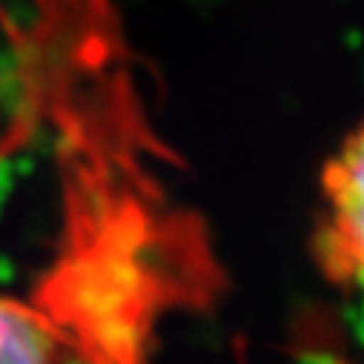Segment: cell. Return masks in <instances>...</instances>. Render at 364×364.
I'll use <instances>...</instances> for the list:
<instances>
[{
  "label": "cell",
  "instance_id": "cell-1",
  "mask_svg": "<svg viewBox=\"0 0 364 364\" xmlns=\"http://www.w3.org/2000/svg\"><path fill=\"white\" fill-rule=\"evenodd\" d=\"M316 258L333 284L364 293V124L321 172Z\"/></svg>",
  "mask_w": 364,
  "mask_h": 364
},
{
  "label": "cell",
  "instance_id": "cell-2",
  "mask_svg": "<svg viewBox=\"0 0 364 364\" xmlns=\"http://www.w3.org/2000/svg\"><path fill=\"white\" fill-rule=\"evenodd\" d=\"M0 364H98V355L43 301L0 293Z\"/></svg>",
  "mask_w": 364,
  "mask_h": 364
}]
</instances>
